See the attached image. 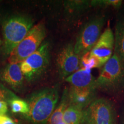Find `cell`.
<instances>
[{
	"label": "cell",
	"instance_id": "6da1fadb",
	"mask_svg": "<svg viewBox=\"0 0 124 124\" xmlns=\"http://www.w3.org/2000/svg\"><path fill=\"white\" fill-rule=\"evenodd\" d=\"M59 97L56 87L46 88L33 93L28 102L29 112L24 117L33 124H46L55 110Z\"/></svg>",
	"mask_w": 124,
	"mask_h": 124
},
{
	"label": "cell",
	"instance_id": "7a4b0ae2",
	"mask_svg": "<svg viewBox=\"0 0 124 124\" xmlns=\"http://www.w3.org/2000/svg\"><path fill=\"white\" fill-rule=\"evenodd\" d=\"M33 20L24 16H14L5 20L2 24V53L5 55L9 56L33 27Z\"/></svg>",
	"mask_w": 124,
	"mask_h": 124
},
{
	"label": "cell",
	"instance_id": "3957f363",
	"mask_svg": "<svg viewBox=\"0 0 124 124\" xmlns=\"http://www.w3.org/2000/svg\"><path fill=\"white\" fill-rule=\"evenodd\" d=\"M124 86V66L119 57L114 53L101 67L96 78L97 90L106 92L117 93Z\"/></svg>",
	"mask_w": 124,
	"mask_h": 124
},
{
	"label": "cell",
	"instance_id": "277c9868",
	"mask_svg": "<svg viewBox=\"0 0 124 124\" xmlns=\"http://www.w3.org/2000/svg\"><path fill=\"white\" fill-rule=\"evenodd\" d=\"M46 36L44 23L33 26L9 56V63L20 64L38 50Z\"/></svg>",
	"mask_w": 124,
	"mask_h": 124
},
{
	"label": "cell",
	"instance_id": "5b68a950",
	"mask_svg": "<svg viewBox=\"0 0 124 124\" xmlns=\"http://www.w3.org/2000/svg\"><path fill=\"white\" fill-rule=\"evenodd\" d=\"M50 60V46L44 42L38 50L20 63L24 78L32 82L43 75L47 70Z\"/></svg>",
	"mask_w": 124,
	"mask_h": 124
},
{
	"label": "cell",
	"instance_id": "8992f818",
	"mask_svg": "<svg viewBox=\"0 0 124 124\" xmlns=\"http://www.w3.org/2000/svg\"><path fill=\"white\" fill-rule=\"evenodd\" d=\"M104 16L91 18L82 27L75 44L74 51L80 57L89 53L100 39L105 24Z\"/></svg>",
	"mask_w": 124,
	"mask_h": 124
},
{
	"label": "cell",
	"instance_id": "52a82bcc",
	"mask_svg": "<svg viewBox=\"0 0 124 124\" xmlns=\"http://www.w3.org/2000/svg\"><path fill=\"white\" fill-rule=\"evenodd\" d=\"M117 117L112 103L106 98H96L85 109L82 124H116Z\"/></svg>",
	"mask_w": 124,
	"mask_h": 124
},
{
	"label": "cell",
	"instance_id": "ba28073f",
	"mask_svg": "<svg viewBox=\"0 0 124 124\" xmlns=\"http://www.w3.org/2000/svg\"><path fill=\"white\" fill-rule=\"evenodd\" d=\"M80 57L74 51V45L67 44L59 51L56 58L58 72L62 78L66 79L80 67Z\"/></svg>",
	"mask_w": 124,
	"mask_h": 124
},
{
	"label": "cell",
	"instance_id": "9c48e42d",
	"mask_svg": "<svg viewBox=\"0 0 124 124\" xmlns=\"http://www.w3.org/2000/svg\"><path fill=\"white\" fill-rule=\"evenodd\" d=\"M114 51V36L110 28L108 27L101 34L100 39L89 53L102 67L112 56Z\"/></svg>",
	"mask_w": 124,
	"mask_h": 124
},
{
	"label": "cell",
	"instance_id": "30bf717a",
	"mask_svg": "<svg viewBox=\"0 0 124 124\" xmlns=\"http://www.w3.org/2000/svg\"><path fill=\"white\" fill-rule=\"evenodd\" d=\"M97 90L78 89L71 86L68 90L69 105L86 109L95 100Z\"/></svg>",
	"mask_w": 124,
	"mask_h": 124
},
{
	"label": "cell",
	"instance_id": "8fae6325",
	"mask_svg": "<svg viewBox=\"0 0 124 124\" xmlns=\"http://www.w3.org/2000/svg\"><path fill=\"white\" fill-rule=\"evenodd\" d=\"M0 79L16 90L20 89L23 86L24 79L20 64L9 63L6 65L0 71Z\"/></svg>",
	"mask_w": 124,
	"mask_h": 124
},
{
	"label": "cell",
	"instance_id": "7c38bea8",
	"mask_svg": "<svg viewBox=\"0 0 124 124\" xmlns=\"http://www.w3.org/2000/svg\"><path fill=\"white\" fill-rule=\"evenodd\" d=\"M65 79L71 85V86L74 87L97 90L95 87L96 78L91 73L90 69L80 68Z\"/></svg>",
	"mask_w": 124,
	"mask_h": 124
},
{
	"label": "cell",
	"instance_id": "4fadbf2b",
	"mask_svg": "<svg viewBox=\"0 0 124 124\" xmlns=\"http://www.w3.org/2000/svg\"><path fill=\"white\" fill-rule=\"evenodd\" d=\"M114 36V51L124 66V17L118 21Z\"/></svg>",
	"mask_w": 124,
	"mask_h": 124
},
{
	"label": "cell",
	"instance_id": "5bb4252c",
	"mask_svg": "<svg viewBox=\"0 0 124 124\" xmlns=\"http://www.w3.org/2000/svg\"><path fill=\"white\" fill-rule=\"evenodd\" d=\"M85 109L69 105L63 114L65 124H82L85 117Z\"/></svg>",
	"mask_w": 124,
	"mask_h": 124
},
{
	"label": "cell",
	"instance_id": "9a60e30c",
	"mask_svg": "<svg viewBox=\"0 0 124 124\" xmlns=\"http://www.w3.org/2000/svg\"><path fill=\"white\" fill-rule=\"evenodd\" d=\"M67 92V89L63 92L59 105L55 108L48 121V124H65L63 121V114L67 107L69 105Z\"/></svg>",
	"mask_w": 124,
	"mask_h": 124
},
{
	"label": "cell",
	"instance_id": "2e32d148",
	"mask_svg": "<svg viewBox=\"0 0 124 124\" xmlns=\"http://www.w3.org/2000/svg\"><path fill=\"white\" fill-rule=\"evenodd\" d=\"M64 7L69 11L72 12H80L84 11L91 7V1L76 0V1H65Z\"/></svg>",
	"mask_w": 124,
	"mask_h": 124
},
{
	"label": "cell",
	"instance_id": "e0dca14e",
	"mask_svg": "<svg viewBox=\"0 0 124 124\" xmlns=\"http://www.w3.org/2000/svg\"><path fill=\"white\" fill-rule=\"evenodd\" d=\"M11 110L14 113H20L23 116L27 115L29 110L28 103L21 99L16 98L10 101L9 103Z\"/></svg>",
	"mask_w": 124,
	"mask_h": 124
},
{
	"label": "cell",
	"instance_id": "ac0fdd59",
	"mask_svg": "<svg viewBox=\"0 0 124 124\" xmlns=\"http://www.w3.org/2000/svg\"><path fill=\"white\" fill-rule=\"evenodd\" d=\"M122 1L121 0H91V7H113L120 8Z\"/></svg>",
	"mask_w": 124,
	"mask_h": 124
},
{
	"label": "cell",
	"instance_id": "d6986e66",
	"mask_svg": "<svg viewBox=\"0 0 124 124\" xmlns=\"http://www.w3.org/2000/svg\"><path fill=\"white\" fill-rule=\"evenodd\" d=\"M89 53L80 57V67H81L80 68H85L90 70L96 68H100L97 59L92 56H90L89 55Z\"/></svg>",
	"mask_w": 124,
	"mask_h": 124
},
{
	"label": "cell",
	"instance_id": "ffe728a7",
	"mask_svg": "<svg viewBox=\"0 0 124 124\" xmlns=\"http://www.w3.org/2000/svg\"><path fill=\"white\" fill-rule=\"evenodd\" d=\"M18 98L11 90L0 83V101H5L9 103L10 101Z\"/></svg>",
	"mask_w": 124,
	"mask_h": 124
},
{
	"label": "cell",
	"instance_id": "44dd1931",
	"mask_svg": "<svg viewBox=\"0 0 124 124\" xmlns=\"http://www.w3.org/2000/svg\"><path fill=\"white\" fill-rule=\"evenodd\" d=\"M0 124H19L8 116H0Z\"/></svg>",
	"mask_w": 124,
	"mask_h": 124
},
{
	"label": "cell",
	"instance_id": "7402d4cb",
	"mask_svg": "<svg viewBox=\"0 0 124 124\" xmlns=\"http://www.w3.org/2000/svg\"><path fill=\"white\" fill-rule=\"evenodd\" d=\"M8 103L5 101H0V116H4L8 110Z\"/></svg>",
	"mask_w": 124,
	"mask_h": 124
},
{
	"label": "cell",
	"instance_id": "603a6c76",
	"mask_svg": "<svg viewBox=\"0 0 124 124\" xmlns=\"http://www.w3.org/2000/svg\"><path fill=\"white\" fill-rule=\"evenodd\" d=\"M1 44H2V41H1V40L0 39V46H1Z\"/></svg>",
	"mask_w": 124,
	"mask_h": 124
},
{
	"label": "cell",
	"instance_id": "cb8c5ba5",
	"mask_svg": "<svg viewBox=\"0 0 124 124\" xmlns=\"http://www.w3.org/2000/svg\"><path fill=\"white\" fill-rule=\"evenodd\" d=\"M122 124H124V121H123V122H122Z\"/></svg>",
	"mask_w": 124,
	"mask_h": 124
}]
</instances>
